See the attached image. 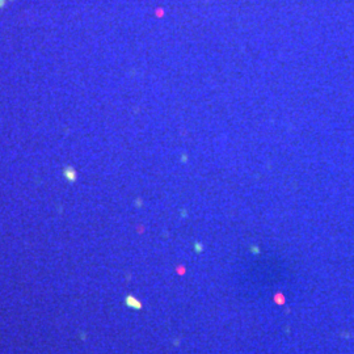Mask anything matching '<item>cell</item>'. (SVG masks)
<instances>
[{
    "instance_id": "obj_1",
    "label": "cell",
    "mask_w": 354,
    "mask_h": 354,
    "mask_svg": "<svg viewBox=\"0 0 354 354\" xmlns=\"http://www.w3.org/2000/svg\"><path fill=\"white\" fill-rule=\"evenodd\" d=\"M63 174H64V177L67 178L68 181H71V183H74V181L76 180V172H75V169L72 167H67L66 169L63 171Z\"/></svg>"
},
{
    "instance_id": "obj_2",
    "label": "cell",
    "mask_w": 354,
    "mask_h": 354,
    "mask_svg": "<svg viewBox=\"0 0 354 354\" xmlns=\"http://www.w3.org/2000/svg\"><path fill=\"white\" fill-rule=\"evenodd\" d=\"M4 3H5V1H4V0H0V8H1V7H3V5H4Z\"/></svg>"
}]
</instances>
